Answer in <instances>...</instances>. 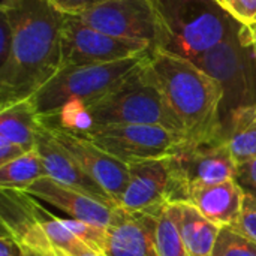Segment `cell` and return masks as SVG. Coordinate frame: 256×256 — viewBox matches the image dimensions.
Returning <instances> with one entry per match:
<instances>
[{"instance_id":"6da1fadb","label":"cell","mask_w":256,"mask_h":256,"mask_svg":"<svg viewBox=\"0 0 256 256\" xmlns=\"http://www.w3.org/2000/svg\"><path fill=\"white\" fill-rule=\"evenodd\" d=\"M9 20L12 46L0 66V110L32 99L62 68L64 14L48 0H0Z\"/></svg>"},{"instance_id":"7a4b0ae2","label":"cell","mask_w":256,"mask_h":256,"mask_svg":"<svg viewBox=\"0 0 256 256\" xmlns=\"http://www.w3.org/2000/svg\"><path fill=\"white\" fill-rule=\"evenodd\" d=\"M150 72L182 124L186 146L222 141V87L190 58L153 50Z\"/></svg>"},{"instance_id":"3957f363","label":"cell","mask_w":256,"mask_h":256,"mask_svg":"<svg viewBox=\"0 0 256 256\" xmlns=\"http://www.w3.org/2000/svg\"><path fill=\"white\" fill-rule=\"evenodd\" d=\"M147 57L116 88L93 105L63 118L40 122L74 132L111 124H158L184 136L180 122L150 72Z\"/></svg>"},{"instance_id":"277c9868","label":"cell","mask_w":256,"mask_h":256,"mask_svg":"<svg viewBox=\"0 0 256 256\" xmlns=\"http://www.w3.org/2000/svg\"><path fill=\"white\" fill-rule=\"evenodd\" d=\"M158 24L159 46L186 58H196L244 27L216 0H148Z\"/></svg>"},{"instance_id":"5b68a950","label":"cell","mask_w":256,"mask_h":256,"mask_svg":"<svg viewBox=\"0 0 256 256\" xmlns=\"http://www.w3.org/2000/svg\"><path fill=\"white\" fill-rule=\"evenodd\" d=\"M147 56L100 64L63 66L30 100L40 120L68 117L108 94Z\"/></svg>"},{"instance_id":"8992f818","label":"cell","mask_w":256,"mask_h":256,"mask_svg":"<svg viewBox=\"0 0 256 256\" xmlns=\"http://www.w3.org/2000/svg\"><path fill=\"white\" fill-rule=\"evenodd\" d=\"M222 87V129L237 112L256 108V57L250 28L202 52L192 60Z\"/></svg>"},{"instance_id":"52a82bcc","label":"cell","mask_w":256,"mask_h":256,"mask_svg":"<svg viewBox=\"0 0 256 256\" xmlns=\"http://www.w3.org/2000/svg\"><path fill=\"white\" fill-rule=\"evenodd\" d=\"M189 201V188L174 156L129 165V182L120 208L129 213L159 212L168 204Z\"/></svg>"},{"instance_id":"ba28073f","label":"cell","mask_w":256,"mask_h":256,"mask_svg":"<svg viewBox=\"0 0 256 256\" xmlns=\"http://www.w3.org/2000/svg\"><path fill=\"white\" fill-rule=\"evenodd\" d=\"M78 134L128 165L172 156L186 144L183 135L158 124H111Z\"/></svg>"},{"instance_id":"9c48e42d","label":"cell","mask_w":256,"mask_h":256,"mask_svg":"<svg viewBox=\"0 0 256 256\" xmlns=\"http://www.w3.org/2000/svg\"><path fill=\"white\" fill-rule=\"evenodd\" d=\"M60 46L62 68L111 63L147 56L153 51L146 44L106 34L75 15H64Z\"/></svg>"},{"instance_id":"30bf717a","label":"cell","mask_w":256,"mask_h":256,"mask_svg":"<svg viewBox=\"0 0 256 256\" xmlns=\"http://www.w3.org/2000/svg\"><path fill=\"white\" fill-rule=\"evenodd\" d=\"M86 24L116 38L159 46V24L148 0H106L75 15Z\"/></svg>"},{"instance_id":"8fae6325","label":"cell","mask_w":256,"mask_h":256,"mask_svg":"<svg viewBox=\"0 0 256 256\" xmlns=\"http://www.w3.org/2000/svg\"><path fill=\"white\" fill-rule=\"evenodd\" d=\"M48 128L62 146L74 156L86 174L92 177L120 207L122 196L129 182V165L111 156L78 132L54 126Z\"/></svg>"},{"instance_id":"7c38bea8","label":"cell","mask_w":256,"mask_h":256,"mask_svg":"<svg viewBox=\"0 0 256 256\" xmlns=\"http://www.w3.org/2000/svg\"><path fill=\"white\" fill-rule=\"evenodd\" d=\"M44 204L63 213L64 218L87 222L100 228H108L118 207H111L92 195L63 184L51 177H42L27 190Z\"/></svg>"},{"instance_id":"4fadbf2b","label":"cell","mask_w":256,"mask_h":256,"mask_svg":"<svg viewBox=\"0 0 256 256\" xmlns=\"http://www.w3.org/2000/svg\"><path fill=\"white\" fill-rule=\"evenodd\" d=\"M189 192L196 186L218 184L236 178L237 162L224 141L183 146L172 154Z\"/></svg>"},{"instance_id":"5bb4252c","label":"cell","mask_w":256,"mask_h":256,"mask_svg":"<svg viewBox=\"0 0 256 256\" xmlns=\"http://www.w3.org/2000/svg\"><path fill=\"white\" fill-rule=\"evenodd\" d=\"M158 212L129 213L117 208L106 228L102 254L105 256H160L156 243Z\"/></svg>"},{"instance_id":"9a60e30c","label":"cell","mask_w":256,"mask_h":256,"mask_svg":"<svg viewBox=\"0 0 256 256\" xmlns=\"http://www.w3.org/2000/svg\"><path fill=\"white\" fill-rule=\"evenodd\" d=\"M34 150L44 160L48 177L75 188L81 192L92 195L93 198L108 204L111 207H118L114 200L92 178L86 174V171L78 165L74 156L62 146V142L54 136L52 130L45 126L42 122L36 135V147Z\"/></svg>"},{"instance_id":"2e32d148","label":"cell","mask_w":256,"mask_h":256,"mask_svg":"<svg viewBox=\"0 0 256 256\" xmlns=\"http://www.w3.org/2000/svg\"><path fill=\"white\" fill-rule=\"evenodd\" d=\"M0 195L2 231L8 232L22 248L54 250L36 218V198L26 190L15 189H0Z\"/></svg>"},{"instance_id":"e0dca14e","label":"cell","mask_w":256,"mask_h":256,"mask_svg":"<svg viewBox=\"0 0 256 256\" xmlns=\"http://www.w3.org/2000/svg\"><path fill=\"white\" fill-rule=\"evenodd\" d=\"M244 192L236 180H228L218 184L196 186L189 192V201L201 214L218 226H232L238 219Z\"/></svg>"},{"instance_id":"ac0fdd59","label":"cell","mask_w":256,"mask_h":256,"mask_svg":"<svg viewBox=\"0 0 256 256\" xmlns=\"http://www.w3.org/2000/svg\"><path fill=\"white\" fill-rule=\"evenodd\" d=\"M177 224L189 256H212L220 226L208 220L190 202L177 204Z\"/></svg>"},{"instance_id":"d6986e66","label":"cell","mask_w":256,"mask_h":256,"mask_svg":"<svg viewBox=\"0 0 256 256\" xmlns=\"http://www.w3.org/2000/svg\"><path fill=\"white\" fill-rule=\"evenodd\" d=\"M39 124L40 118L30 99L0 110V138L26 152L34 150Z\"/></svg>"},{"instance_id":"ffe728a7","label":"cell","mask_w":256,"mask_h":256,"mask_svg":"<svg viewBox=\"0 0 256 256\" xmlns=\"http://www.w3.org/2000/svg\"><path fill=\"white\" fill-rule=\"evenodd\" d=\"M222 141L231 150L237 165L256 158V108L231 117L222 129Z\"/></svg>"},{"instance_id":"44dd1931","label":"cell","mask_w":256,"mask_h":256,"mask_svg":"<svg viewBox=\"0 0 256 256\" xmlns=\"http://www.w3.org/2000/svg\"><path fill=\"white\" fill-rule=\"evenodd\" d=\"M46 176L42 158L36 150H32L9 164L0 165V189L27 190L34 182Z\"/></svg>"},{"instance_id":"7402d4cb","label":"cell","mask_w":256,"mask_h":256,"mask_svg":"<svg viewBox=\"0 0 256 256\" xmlns=\"http://www.w3.org/2000/svg\"><path fill=\"white\" fill-rule=\"evenodd\" d=\"M156 243L160 256H189L177 224V204H168L158 212Z\"/></svg>"},{"instance_id":"603a6c76","label":"cell","mask_w":256,"mask_h":256,"mask_svg":"<svg viewBox=\"0 0 256 256\" xmlns=\"http://www.w3.org/2000/svg\"><path fill=\"white\" fill-rule=\"evenodd\" d=\"M212 256H256V243L232 226H222Z\"/></svg>"},{"instance_id":"cb8c5ba5","label":"cell","mask_w":256,"mask_h":256,"mask_svg":"<svg viewBox=\"0 0 256 256\" xmlns=\"http://www.w3.org/2000/svg\"><path fill=\"white\" fill-rule=\"evenodd\" d=\"M62 222L82 243H86L88 248L102 254L106 228H100V226H96V225H92L87 222H81V220H75L70 218H62Z\"/></svg>"},{"instance_id":"d4e9b609","label":"cell","mask_w":256,"mask_h":256,"mask_svg":"<svg viewBox=\"0 0 256 256\" xmlns=\"http://www.w3.org/2000/svg\"><path fill=\"white\" fill-rule=\"evenodd\" d=\"M237 22L254 30L256 28V0H216Z\"/></svg>"},{"instance_id":"484cf974","label":"cell","mask_w":256,"mask_h":256,"mask_svg":"<svg viewBox=\"0 0 256 256\" xmlns=\"http://www.w3.org/2000/svg\"><path fill=\"white\" fill-rule=\"evenodd\" d=\"M234 230H237L238 232L244 234L246 237H249L252 242L256 243V200L252 196H244V202H243V208L242 213L238 216V219L236 220V224L232 225Z\"/></svg>"},{"instance_id":"4316f807","label":"cell","mask_w":256,"mask_h":256,"mask_svg":"<svg viewBox=\"0 0 256 256\" xmlns=\"http://www.w3.org/2000/svg\"><path fill=\"white\" fill-rule=\"evenodd\" d=\"M234 180L242 188L246 196H252L256 200V158L237 166Z\"/></svg>"},{"instance_id":"83f0119b","label":"cell","mask_w":256,"mask_h":256,"mask_svg":"<svg viewBox=\"0 0 256 256\" xmlns=\"http://www.w3.org/2000/svg\"><path fill=\"white\" fill-rule=\"evenodd\" d=\"M64 15H80L106 0H48Z\"/></svg>"},{"instance_id":"f1b7e54d","label":"cell","mask_w":256,"mask_h":256,"mask_svg":"<svg viewBox=\"0 0 256 256\" xmlns=\"http://www.w3.org/2000/svg\"><path fill=\"white\" fill-rule=\"evenodd\" d=\"M27 152L22 150L21 147L9 142L8 140L4 138H0V165H4V164H9L15 159H18L20 156L26 154Z\"/></svg>"},{"instance_id":"f546056e","label":"cell","mask_w":256,"mask_h":256,"mask_svg":"<svg viewBox=\"0 0 256 256\" xmlns=\"http://www.w3.org/2000/svg\"><path fill=\"white\" fill-rule=\"evenodd\" d=\"M0 256H24L22 246L4 231L0 237Z\"/></svg>"},{"instance_id":"4dcf8cb0","label":"cell","mask_w":256,"mask_h":256,"mask_svg":"<svg viewBox=\"0 0 256 256\" xmlns=\"http://www.w3.org/2000/svg\"><path fill=\"white\" fill-rule=\"evenodd\" d=\"M69 256H105L104 254H100V252H98V250H94V249H92V248H88L86 243H80L78 244V248L72 252V254H69Z\"/></svg>"},{"instance_id":"1f68e13d","label":"cell","mask_w":256,"mask_h":256,"mask_svg":"<svg viewBox=\"0 0 256 256\" xmlns=\"http://www.w3.org/2000/svg\"><path fill=\"white\" fill-rule=\"evenodd\" d=\"M24 256H57L56 250H39V249H30V248H22Z\"/></svg>"},{"instance_id":"d6a6232c","label":"cell","mask_w":256,"mask_h":256,"mask_svg":"<svg viewBox=\"0 0 256 256\" xmlns=\"http://www.w3.org/2000/svg\"><path fill=\"white\" fill-rule=\"evenodd\" d=\"M56 250V254H57V256H69L68 254H64L63 250H58V249H54Z\"/></svg>"},{"instance_id":"836d02e7","label":"cell","mask_w":256,"mask_h":256,"mask_svg":"<svg viewBox=\"0 0 256 256\" xmlns=\"http://www.w3.org/2000/svg\"><path fill=\"white\" fill-rule=\"evenodd\" d=\"M254 50H255V57H256V38H254Z\"/></svg>"}]
</instances>
